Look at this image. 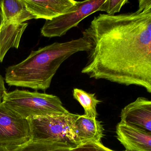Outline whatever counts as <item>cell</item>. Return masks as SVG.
I'll return each mask as SVG.
<instances>
[{"mask_svg":"<svg viewBox=\"0 0 151 151\" xmlns=\"http://www.w3.org/2000/svg\"><path fill=\"white\" fill-rule=\"evenodd\" d=\"M106 0H86L76 1V4L63 14L47 20L41 29V35L46 37H61L78 26L85 18L98 12Z\"/></svg>","mask_w":151,"mask_h":151,"instance_id":"5","label":"cell"},{"mask_svg":"<svg viewBox=\"0 0 151 151\" xmlns=\"http://www.w3.org/2000/svg\"><path fill=\"white\" fill-rule=\"evenodd\" d=\"M35 19H52L66 13L76 4L74 0H24Z\"/></svg>","mask_w":151,"mask_h":151,"instance_id":"8","label":"cell"},{"mask_svg":"<svg viewBox=\"0 0 151 151\" xmlns=\"http://www.w3.org/2000/svg\"><path fill=\"white\" fill-rule=\"evenodd\" d=\"M54 145L44 142H33L29 141L23 145L21 146L16 149V151H50Z\"/></svg>","mask_w":151,"mask_h":151,"instance_id":"16","label":"cell"},{"mask_svg":"<svg viewBox=\"0 0 151 151\" xmlns=\"http://www.w3.org/2000/svg\"><path fill=\"white\" fill-rule=\"evenodd\" d=\"M29 120L0 104V145L21 146L30 140Z\"/></svg>","mask_w":151,"mask_h":151,"instance_id":"6","label":"cell"},{"mask_svg":"<svg viewBox=\"0 0 151 151\" xmlns=\"http://www.w3.org/2000/svg\"><path fill=\"white\" fill-rule=\"evenodd\" d=\"M73 96L74 99L79 102L84 109V115L96 119L98 116L96 106L101 101L97 99L95 93H89L82 89L74 88Z\"/></svg>","mask_w":151,"mask_h":151,"instance_id":"13","label":"cell"},{"mask_svg":"<svg viewBox=\"0 0 151 151\" xmlns=\"http://www.w3.org/2000/svg\"><path fill=\"white\" fill-rule=\"evenodd\" d=\"M19 147L0 145V151H16V149Z\"/></svg>","mask_w":151,"mask_h":151,"instance_id":"18","label":"cell"},{"mask_svg":"<svg viewBox=\"0 0 151 151\" xmlns=\"http://www.w3.org/2000/svg\"><path fill=\"white\" fill-rule=\"evenodd\" d=\"M134 12L94 17L82 32L90 44L81 73L151 93V0Z\"/></svg>","mask_w":151,"mask_h":151,"instance_id":"1","label":"cell"},{"mask_svg":"<svg viewBox=\"0 0 151 151\" xmlns=\"http://www.w3.org/2000/svg\"><path fill=\"white\" fill-rule=\"evenodd\" d=\"M128 2V0H106L98 11L105 12L106 14L114 15L116 13H119L122 7Z\"/></svg>","mask_w":151,"mask_h":151,"instance_id":"15","label":"cell"},{"mask_svg":"<svg viewBox=\"0 0 151 151\" xmlns=\"http://www.w3.org/2000/svg\"><path fill=\"white\" fill-rule=\"evenodd\" d=\"M120 116V122L151 133V101L146 98L139 97L124 107Z\"/></svg>","mask_w":151,"mask_h":151,"instance_id":"7","label":"cell"},{"mask_svg":"<svg viewBox=\"0 0 151 151\" xmlns=\"http://www.w3.org/2000/svg\"><path fill=\"white\" fill-rule=\"evenodd\" d=\"M50 151H115L103 145L101 142L88 143L72 148L54 147Z\"/></svg>","mask_w":151,"mask_h":151,"instance_id":"14","label":"cell"},{"mask_svg":"<svg viewBox=\"0 0 151 151\" xmlns=\"http://www.w3.org/2000/svg\"><path fill=\"white\" fill-rule=\"evenodd\" d=\"M117 139L127 151H151V133L119 122L116 126Z\"/></svg>","mask_w":151,"mask_h":151,"instance_id":"9","label":"cell"},{"mask_svg":"<svg viewBox=\"0 0 151 151\" xmlns=\"http://www.w3.org/2000/svg\"><path fill=\"white\" fill-rule=\"evenodd\" d=\"M28 24H0V63L11 48L18 49L21 38Z\"/></svg>","mask_w":151,"mask_h":151,"instance_id":"12","label":"cell"},{"mask_svg":"<svg viewBox=\"0 0 151 151\" xmlns=\"http://www.w3.org/2000/svg\"><path fill=\"white\" fill-rule=\"evenodd\" d=\"M35 19L28 10L24 0L0 1V24H20Z\"/></svg>","mask_w":151,"mask_h":151,"instance_id":"11","label":"cell"},{"mask_svg":"<svg viewBox=\"0 0 151 151\" xmlns=\"http://www.w3.org/2000/svg\"><path fill=\"white\" fill-rule=\"evenodd\" d=\"M2 102L24 119L69 114L60 98L52 94L16 89L6 92Z\"/></svg>","mask_w":151,"mask_h":151,"instance_id":"3","label":"cell"},{"mask_svg":"<svg viewBox=\"0 0 151 151\" xmlns=\"http://www.w3.org/2000/svg\"><path fill=\"white\" fill-rule=\"evenodd\" d=\"M74 132L80 145L88 143L101 142L103 128L100 122L94 118L78 115L74 124Z\"/></svg>","mask_w":151,"mask_h":151,"instance_id":"10","label":"cell"},{"mask_svg":"<svg viewBox=\"0 0 151 151\" xmlns=\"http://www.w3.org/2000/svg\"><path fill=\"white\" fill-rule=\"evenodd\" d=\"M90 44L83 37L55 42L32 51L22 62L6 69L5 80L9 86L45 91L61 65L73 55L88 52Z\"/></svg>","mask_w":151,"mask_h":151,"instance_id":"2","label":"cell"},{"mask_svg":"<svg viewBox=\"0 0 151 151\" xmlns=\"http://www.w3.org/2000/svg\"></svg>","mask_w":151,"mask_h":151,"instance_id":"19","label":"cell"},{"mask_svg":"<svg viewBox=\"0 0 151 151\" xmlns=\"http://www.w3.org/2000/svg\"><path fill=\"white\" fill-rule=\"evenodd\" d=\"M6 92L4 78L0 74V104L2 103L3 97Z\"/></svg>","mask_w":151,"mask_h":151,"instance_id":"17","label":"cell"},{"mask_svg":"<svg viewBox=\"0 0 151 151\" xmlns=\"http://www.w3.org/2000/svg\"><path fill=\"white\" fill-rule=\"evenodd\" d=\"M78 115L70 113L29 119L30 141L52 144L57 148H72L78 146L80 145L74 132V124Z\"/></svg>","mask_w":151,"mask_h":151,"instance_id":"4","label":"cell"}]
</instances>
